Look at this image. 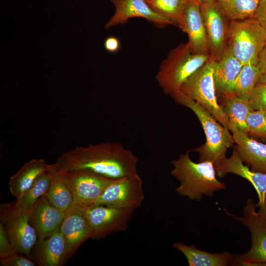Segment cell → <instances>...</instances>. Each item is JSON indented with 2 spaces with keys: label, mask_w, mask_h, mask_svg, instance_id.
<instances>
[{
  "label": "cell",
  "mask_w": 266,
  "mask_h": 266,
  "mask_svg": "<svg viewBox=\"0 0 266 266\" xmlns=\"http://www.w3.org/2000/svg\"><path fill=\"white\" fill-rule=\"evenodd\" d=\"M172 246L183 254L189 266H235V255L228 252L213 254L202 251L193 244L189 246L181 242H175Z\"/></svg>",
  "instance_id": "cell-21"
},
{
  "label": "cell",
  "mask_w": 266,
  "mask_h": 266,
  "mask_svg": "<svg viewBox=\"0 0 266 266\" xmlns=\"http://www.w3.org/2000/svg\"><path fill=\"white\" fill-rule=\"evenodd\" d=\"M50 183V175L47 169L38 177L28 190L19 198L16 199L14 202L15 207L19 210L30 212L35 202L46 195Z\"/></svg>",
  "instance_id": "cell-26"
},
{
  "label": "cell",
  "mask_w": 266,
  "mask_h": 266,
  "mask_svg": "<svg viewBox=\"0 0 266 266\" xmlns=\"http://www.w3.org/2000/svg\"></svg>",
  "instance_id": "cell-37"
},
{
  "label": "cell",
  "mask_w": 266,
  "mask_h": 266,
  "mask_svg": "<svg viewBox=\"0 0 266 266\" xmlns=\"http://www.w3.org/2000/svg\"><path fill=\"white\" fill-rule=\"evenodd\" d=\"M259 76L257 84L266 83V42L259 54L258 63Z\"/></svg>",
  "instance_id": "cell-33"
},
{
  "label": "cell",
  "mask_w": 266,
  "mask_h": 266,
  "mask_svg": "<svg viewBox=\"0 0 266 266\" xmlns=\"http://www.w3.org/2000/svg\"><path fill=\"white\" fill-rule=\"evenodd\" d=\"M18 252L7 258L0 259L2 266H34L35 262L22 255Z\"/></svg>",
  "instance_id": "cell-32"
},
{
  "label": "cell",
  "mask_w": 266,
  "mask_h": 266,
  "mask_svg": "<svg viewBox=\"0 0 266 266\" xmlns=\"http://www.w3.org/2000/svg\"><path fill=\"white\" fill-rule=\"evenodd\" d=\"M115 7L113 16L104 26L109 29L120 24H124L130 19L143 18L159 27L172 25L166 17L155 12L146 0H109Z\"/></svg>",
  "instance_id": "cell-14"
},
{
  "label": "cell",
  "mask_w": 266,
  "mask_h": 266,
  "mask_svg": "<svg viewBox=\"0 0 266 266\" xmlns=\"http://www.w3.org/2000/svg\"><path fill=\"white\" fill-rule=\"evenodd\" d=\"M179 28L188 35V43L195 52L210 54L199 0H188Z\"/></svg>",
  "instance_id": "cell-16"
},
{
  "label": "cell",
  "mask_w": 266,
  "mask_h": 266,
  "mask_svg": "<svg viewBox=\"0 0 266 266\" xmlns=\"http://www.w3.org/2000/svg\"><path fill=\"white\" fill-rule=\"evenodd\" d=\"M209 42L211 57L216 62L222 58L227 46L229 21L215 0L200 2Z\"/></svg>",
  "instance_id": "cell-11"
},
{
  "label": "cell",
  "mask_w": 266,
  "mask_h": 266,
  "mask_svg": "<svg viewBox=\"0 0 266 266\" xmlns=\"http://www.w3.org/2000/svg\"><path fill=\"white\" fill-rule=\"evenodd\" d=\"M120 42L119 39L114 36H109L103 42V47L109 53H115L120 49Z\"/></svg>",
  "instance_id": "cell-35"
},
{
  "label": "cell",
  "mask_w": 266,
  "mask_h": 266,
  "mask_svg": "<svg viewBox=\"0 0 266 266\" xmlns=\"http://www.w3.org/2000/svg\"><path fill=\"white\" fill-rule=\"evenodd\" d=\"M217 175L222 178L228 173L241 176L249 181L254 187L258 196L259 201L256 204L258 212L266 221V173L252 170L244 165L239 157L236 146L233 149L230 158H226L215 166Z\"/></svg>",
  "instance_id": "cell-13"
},
{
  "label": "cell",
  "mask_w": 266,
  "mask_h": 266,
  "mask_svg": "<svg viewBox=\"0 0 266 266\" xmlns=\"http://www.w3.org/2000/svg\"><path fill=\"white\" fill-rule=\"evenodd\" d=\"M66 213L53 206L45 195L40 198L30 211V220L38 240L55 233L60 227Z\"/></svg>",
  "instance_id": "cell-17"
},
{
  "label": "cell",
  "mask_w": 266,
  "mask_h": 266,
  "mask_svg": "<svg viewBox=\"0 0 266 266\" xmlns=\"http://www.w3.org/2000/svg\"><path fill=\"white\" fill-rule=\"evenodd\" d=\"M254 18L258 21L266 31V0H260Z\"/></svg>",
  "instance_id": "cell-34"
},
{
  "label": "cell",
  "mask_w": 266,
  "mask_h": 266,
  "mask_svg": "<svg viewBox=\"0 0 266 266\" xmlns=\"http://www.w3.org/2000/svg\"><path fill=\"white\" fill-rule=\"evenodd\" d=\"M48 165L42 159H32L25 164L9 180L11 194L16 199L21 197L42 173L47 170Z\"/></svg>",
  "instance_id": "cell-23"
},
{
  "label": "cell",
  "mask_w": 266,
  "mask_h": 266,
  "mask_svg": "<svg viewBox=\"0 0 266 266\" xmlns=\"http://www.w3.org/2000/svg\"><path fill=\"white\" fill-rule=\"evenodd\" d=\"M256 208L253 200L248 199L241 217L227 213L251 233V247L246 253L236 255V266H266V221Z\"/></svg>",
  "instance_id": "cell-7"
},
{
  "label": "cell",
  "mask_w": 266,
  "mask_h": 266,
  "mask_svg": "<svg viewBox=\"0 0 266 266\" xmlns=\"http://www.w3.org/2000/svg\"><path fill=\"white\" fill-rule=\"evenodd\" d=\"M244 65L227 46L221 59L215 64L214 79L217 95L233 93L234 81Z\"/></svg>",
  "instance_id": "cell-20"
},
{
  "label": "cell",
  "mask_w": 266,
  "mask_h": 266,
  "mask_svg": "<svg viewBox=\"0 0 266 266\" xmlns=\"http://www.w3.org/2000/svg\"><path fill=\"white\" fill-rule=\"evenodd\" d=\"M229 21L254 18L260 0H215Z\"/></svg>",
  "instance_id": "cell-25"
},
{
  "label": "cell",
  "mask_w": 266,
  "mask_h": 266,
  "mask_svg": "<svg viewBox=\"0 0 266 266\" xmlns=\"http://www.w3.org/2000/svg\"><path fill=\"white\" fill-rule=\"evenodd\" d=\"M173 99L176 103L190 109L200 121L206 141L194 150L199 153V162L210 161L216 166L226 157L228 149L234 143L230 130L221 124L196 101L179 93Z\"/></svg>",
  "instance_id": "cell-4"
},
{
  "label": "cell",
  "mask_w": 266,
  "mask_h": 266,
  "mask_svg": "<svg viewBox=\"0 0 266 266\" xmlns=\"http://www.w3.org/2000/svg\"><path fill=\"white\" fill-rule=\"evenodd\" d=\"M144 198L142 180L136 173L112 179L96 204L135 210Z\"/></svg>",
  "instance_id": "cell-10"
},
{
  "label": "cell",
  "mask_w": 266,
  "mask_h": 266,
  "mask_svg": "<svg viewBox=\"0 0 266 266\" xmlns=\"http://www.w3.org/2000/svg\"><path fill=\"white\" fill-rule=\"evenodd\" d=\"M200 1H204V0H199Z\"/></svg>",
  "instance_id": "cell-36"
},
{
  "label": "cell",
  "mask_w": 266,
  "mask_h": 266,
  "mask_svg": "<svg viewBox=\"0 0 266 266\" xmlns=\"http://www.w3.org/2000/svg\"><path fill=\"white\" fill-rule=\"evenodd\" d=\"M85 208L91 228V238L97 240L125 231L134 210L102 204H95Z\"/></svg>",
  "instance_id": "cell-9"
},
{
  "label": "cell",
  "mask_w": 266,
  "mask_h": 266,
  "mask_svg": "<svg viewBox=\"0 0 266 266\" xmlns=\"http://www.w3.org/2000/svg\"><path fill=\"white\" fill-rule=\"evenodd\" d=\"M266 42V31L256 19L229 21L227 46L243 65H258Z\"/></svg>",
  "instance_id": "cell-5"
},
{
  "label": "cell",
  "mask_w": 266,
  "mask_h": 266,
  "mask_svg": "<svg viewBox=\"0 0 266 266\" xmlns=\"http://www.w3.org/2000/svg\"><path fill=\"white\" fill-rule=\"evenodd\" d=\"M188 0H147L157 13L169 20L172 25L180 28L183 11Z\"/></svg>",
  "instance_id": "cell-28"
},
{
  "label": "cell",
  "mask_w": 266,
  "mask_h": 266,
  "mask_svg": "<svg viewBox=\"0 0 266 266\" xmlns=\"http://www.w3.org/2000/svg\"><path fill=\"white\" fill-rule=\"evenodd\" d=\"M171 174L179 181L175 189L180 196L200 201L203 195L212 198L214 193L226 189V184L216 177L214 164L210 161L195 163L190 157V151L171 161Z\"/></svg>",
  "instance_id": "cell-2"
},
{
  "label": "cell",
  "mask_w": 266,
  "mask_h": 266,
  "mask_svg": "<svg viewBox=\"0 0 266 266\" xmlns=\"http://www.w3.org/2000/svg\"><path fill=\"white\" fill-rule=\"evenodd\" d=\"M60 230L66 243L69 258L84 242L91 238V228L85 207L75 204L66 213Z\"/></svg>",
  "instance_id": "cell-15"
},
{
  "label": "cell",
  "mask_w": 266,
  "mask_h": 266,
  "mask_svg": "<svg viewBox=\"0 0 266 266\" xmlns=\"http://www.w3.org/2000/svg\"><path fill=\"white\" fill-rule=\"evenodd\" d=\"M220 98L219 104L228 118L229 129L234 127L247 134L246 120L249 112L252 110L249 100L237 97L233 93L221 96Z\"/></svg>",
  "instance_id": "cell-24"
},
{
  "label": "cell",
  "mask_w": 266,
  "mask_h": 266,
  "mask_svg": "<svg viewBox=\"0 0 266 266\" xmlns=\"http://www.w3.org/2000/svg\"><path fill=\"white\" fill-rule=\"evenodd\" d=\"M40 266H60L68 259L65 240L60 228L48 237L38 240L32 255Z\"/></svg>",
  "instance_id": "cell-19"
},
{
  "label": "cell",
  "mask_w": 266,
  "mask_h": 266,
  "mask_svg": "<svg viewBox=\"0 0 266 266\" xmlns=\"http://www.w3.org/2000/svg\"><path fill=\"white\" fill-rule=\"evenodd\" d=\"M138 159L120 143L107 141L76 146L51 164L61 172L86 170L114 179L137 173Z\"/></svg>",
  "instance_id": "cell-1"
},
{
  "label": "cell",
  "mask_w": 266,
  "mask_h": 266,
  "mask_svg": "<svg viewBox=\"0 0 266 266\" xmlns=\"http://www.w3.org/2000/svg\"><path fill=\"white\" fill-rule=\"evenodd\" d=\"M247 134L259 136L266 140V111L252 110L246 120Z\"/></svg>",
  "instance_id": "cell-29"
},
{
  "label": "cell",
  "mask_w": 266,
  "mask_h": 266,
  "mask_svg": "<svg viewBox=\"0 0 266 266\" xmlns=\"http://www.w3.org/2000/svg\"><path fill=\"white\" fill-rule=\"evenodd\" d=\"M215 61L210 57L182 86L180 93L196 101L229 130V122L217 100L214 79Z\"/></svg>",
  "instance_id": "cell-6"
},
{
  "label": "cell",
  "mask_w": 266,
  "mask_h": 266,
  "mask_svg": "<svg viewBox=\"0 0 266 266\" xmlns=\"http://www.w3.org/2000/svg\"><path fill=\"white\" fill-rule=\"evenodd\" d=\"M210 57V54L195 52L188 42L179 44L161 63L156 80L164 93L173 99L180 93L183 84Z\"/></svg>",
  "instance_id": "cell-3"
},
{
  "label": "cell",
  "mask_w": 266,
  "mask_h": 266,
  "mask_svg": "<svg viewBox=\"0 0 266 266\" xmlns=\"http://www.w3.org/2000/svg\"><path fill=\"white\" fill-rule=\"evenodd\" d=\"M0 219L16 251L32 258L33 249L38 238L30 222L29 212L16 208L14 202L2 204Z\"/></svg>",
  "instance_id": "cell-8"
},
{
  "label": "cell",
  "mask_w": 266,
  "mask_h": 266,
  "mask_svg": "<svg viewBox=\"0 0 266 266\" xmlns=\"http://www.w3.org/2000/svg\"><path fill=\"white\" fill-rule=\"evenodd\" d=\"M62 172L71 189L75 204L84 207L95 204L112 180L86 170Z\"/></svg>",
  "instance_id": "cell-12"
},
{
  "label": "cell",
  "mask_w": 266,
  "mask_h": 266,
  "mask_svg": "<svg viewBox=\"0 0 266 266\" xmlns=\"http://www.w3.org/2000/svg\"><path fill=\"white\" fill-rule=\"evenodd\" d=\"M50 183L45 195L49 202L60 210L66 213L75 202L71 189L64 174L48 165Z\"/></svg>",
  "instance_id": "cell-22"
},
{
  "label": "cell",
  "mask_w": 266,
  "mask_h": 266,
  "mask_svg": "<svg viewBox=\"0 0 266 266\" xmlns=\"http://www.w3.org/2000/svg\"><path fill=\"white\" fill-rule=\"evenodd\" d=\"M18 252L13 245L7 232L2 223H0V258L2 259Z\"/></svg>",
  "instance_id": "cell-31"
},
{
  "label": "cell",
  "mask_w": 266,
  "mask_h": 266,
  "mask_svg": "<svg viewBox=\"0 0 266 266\" xmlns=\"http://www.w3.org/2000/svg\"><path fill=\"white\" fill-rule=\"evenodd\" d=\"M239 158L254 171L266 173V144L260 142L234 127L229 129Z\"/></svg>",
  "instance_id": "cell-18"
},
{
  "label": "cell",
  "mask_w": 266,
  "mask_h": 266,
  "mask_svg": "<svg viewBox=\"0 0 266 266\" xmlns=\"http://www.w3.org/2000/svg\"><path fill=\"white\" fill-rule=\"evenodd\" d=\"M249 103L252 110L266 111V83L256 85L249 99Z\"/></svg>",
  "instance_id": "cell-30"
},
{
  "label": "cell",
  "mask_w": 266,
  "mask_h": 266,
  "mask_svg": "<svg viewBox=\"0 0 266 266\" xmlns=\"http://www.w3.org/2000/svg\"><path fill=\"white\" fill-rule=\"evenodd\" d=\"M259 76L258 65H244L234 81L233 93L237 97L249 100L257 85Z\"/></svg>",
  "instance_id": "cell-27"
}]
</instances>
